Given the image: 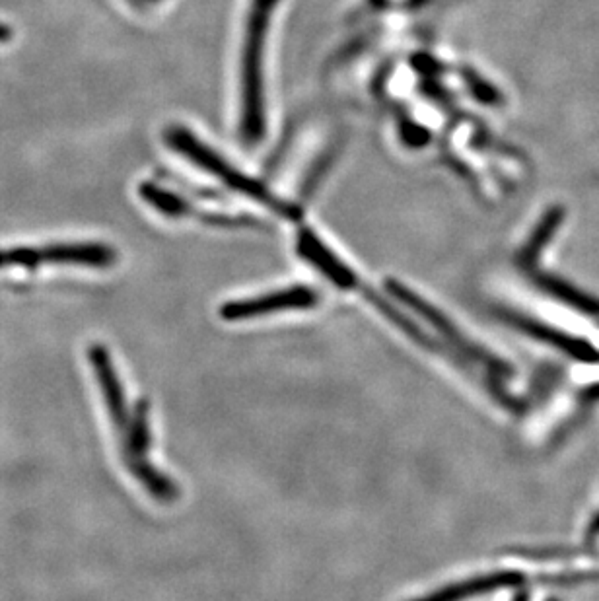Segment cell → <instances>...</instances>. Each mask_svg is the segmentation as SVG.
<instances>
[{"label": "cell", "mask_w": 599, "mask_h": 601, "mask_svg": "<svg viewBox=\"0 0 599 601\" xmlns=\"http://www.w3.org/2000/svg\"><path fill=\"white\" fill-rule=\"evenodd\" d=\"M88 362L102 393L109 423L119 430L115 434L119 438L121 460L125 463L127 471L156 502H176L179 498V487L170 475L160 471L154 465V461L150 460L152 428L148 401L142 399L135 407L129 405L117 366L113 364V358L104 345L90 347Z\"/></svg>", "instance_id": "6da1fadb"}, {"label": "cell", "mask_w": 599, "mask_h": 601, "mask_svg": "<svg viewBox=\"0 0 599 601\" xmlns=\"http://www.w3.org/2000/svg\"><path fill=\"white\" fill-rule=\"evenodd\" d=\"M386 288L395 300H399L403 306H407L419 318L430 323L442 335V339L446 341V347L454 353L458 360L456 366H459L471 378H475L477 382H481L483 388L487 389V393H491L502 407H506L510 411L524 409V405L506 389V386H502V382L512 380L516 374L512 364H508L506 360L498 358L496 354L483 349L475 341H471L465 333H461V329L456 327V323H452L436 306L426 302L423 296H419L409 286H405L395 279H388Z\"/></svg>", "instance_id": "7a4b0ae2"}, {"label": "cell", "mask_w": 599, "mask_h": 601, "mask_svg": "<svg viewBox=\"0 0 599 601\" xmlns=\"http://www.w3.org/2000/svg\"><path fill=\"white\" fill-rule=\"evenodd\" d=\"M14 39V28L10 24L0 22V45H6Z\"/></svg>", "instance_id": "7c38bea8"}, {"label": "cell", "mask_w": 599, "mask_h": 601, "mask_svg": "<svg viewBox=\"0 0 599 601\" xmlns=\"http://www.w3.org/2000/svg\"><path fill=\"white\" fill-rule=\"evenodd\" d=\"M526 584V576L518 570H494L489 574L465 578L461 582L448 584L440 590H434L423 598L413 601H467L479 596L496 594L508 588H522Z\"/></svg>", "instance_id": "52a82bcc"}, {"label": "cell", "mask_w": 599, "mask_h": 601, "mask_svg": "<svg viewBox=\"0 0 599 601\" xmlns=\"http://www.w3.org/2000/svg\"><path fill=\"white\" fill-rule=\"evenodd\" d=\"M586 397H592V399H599V386H592L590 389L584 391Z\"/></svg>", "instance_id": "9a60e30c"}, {"label": "cell", "mask_w": 599, "mask_h": 601, "mask_svg": "<svg viewBox=\"0 0 599 601\" xmlns=\"http://www.w3.org/2000/svg\"><path fill=\"white\" fill-rule=\"evenodd\" d=\"M564 220V209L563 207H551L547 213L541 216V220L537 222V226L533 228L531 236L528 238V242L524 244L522 251L516 255V263L522 267V269H533L539 255L545 251L547 244L555 238L557 230L561 228Z\"/></svg>", "instance_id": "9c48e42d"}, {"label": "cell", "mask_w": 599, "mask_h": 601, "mask_svg": "<svg viewBox=\"0 0 599 601\" xmlns=\"http://www.w3.org/2000/svg\"><path fill=\"white\" fill-rule=\"evenodd\" d=\"M119 253L104 242H57L45 248H0V271L22 269L37 271L41 267H78L106 271L117 265Z\"/></svg>", "instance_id": "5b68a950"}, {"label": "cell", "mask_w": 599, "mask_h": 601, "mask_svg": "<svg viewBox=\"0 0 599 601\" xmlns=\"http://www.w3.org/2000/svg\"><path fill=\"white\" fill-rule=\"evenodd\" d=\"M164 142L185 158L187 162L195 164L205 174L216 177L226 187L242 193L251 201H257L259 205L267 207L269 211L279 214L286 220H300V209L288 201L275 195L267 185H263L259 179L247 176L242 170H238L234 164H230L224 156H220L207 142L201 141L191 129L183 125H170L164 131Z\"/></svg>", "instance_id": "277c9868"}, {"label": "cell", "mask_w": 599, "mask_h": 601, "mask_svg": "<svg viewBox=\"0 0 599 601\" xmlns=\"http://www.w3.org/2000/svg\"><path fill=\"white\" fill-rule=\"evenodd\" d=\"M135 6H152V4H160L164 0H131Z\"/></svg>", "instance_id": "5bb4252c"}, {"label": "cell", "mask_w": 599, "mask_h": 601, "mask_svg": "<svg viewBox=\"0 0 599 601\" xmlns=\"http://www.w3.org/2000/svg\"><path fill=\"white\" fill-rule=\"evenodd\" d=\"M498 318L506 321L508 325L516 327L518 331L526 333L529 337L541 341V343L553 345L555 349L563 351V353L576 358V360H580V362H598L599 360L598 351L588 341L572 337V335H566V333L559 331V329L543 325L541 321L526 318V316H522L518 312H510V310H500Z\"/></svg>", "instance_id": "ba28073f"}, {"label": "cell", "mask_w": 599, "mask_h": 601, "mask_svg": "<svg viewBox=\"0 0 599 601\" xmlns=\"http://www.w3.org/2000/svg\"><path fill=\"white\" fill-rule=\"evenodd\" d=\"M512 601H529L528 592H522V590H520V592L514 596V600Z\"/></svg>", "instance_id": "2e32d148"}, {"label": "cell", "mask_w": 599, "mask_h": 601, "mask_svg": "<svg viewBox=\"0 0 599 601\" xmlns=\"http://www.w3.org/2000/svg\"><path fill=\"white\" fill-rule=\"evenodd\" d=\"M281 0H249L242 71H240V139L246 146H259L267 135L265 98V53L267 37Z\"/></svg>", "instance_id": "3957f363"}, {"label": "cell", "mask_w": 599, "mask_h": 601, "mask_svg": "<svg viewBox=\"0 0 599 601\" xmlns=\"http://www.w3.org/2000/svg\"><path fill=\"white\" fill-rule=\"evenodd\" d=\"M139 195L146 205H150L154 211H158L170 218H183L191 214V207L185 199H181L174 191H168L166 187H160L152 181H144L139 187Z\"/></svg>", "instance_id": "8fae6325"}, {"label": "cell", "mask_w": 599, "mask_h": 601, "mask_svg": "<svg viewBox=\"0 0 599 601\" xmlns=\"http://www.w3.org/2000/svg\"><path fill=\"white\" fill-rule=\"evenodd\" d=\"M319 302L321 296L316 288L306 284H294L263 296L226 302L220 306V318L226 321H242V319L292 312V310H312Z\"/></svg>", "instance_id": "8992f818"}, {"label": "cell", "mask_w": 599, "mask_h": 601, "mask_svg": "<svg viewBox=\"0 0 599 601\" xmlns=\"http://www.w3.org/2000/svg\"><path fill=\"white\" fill-rule=\"evenodd\" d=\"M533 283L537 284L543 292H547L549 296L568 304L570 308L584 312L588 316H599L598 298L574 288L572 284L566 283L563 279H559L555 275H547V273H533Z\"/></svg>", "instance_id": "30bf717a"}, {"label": "cell", "mask_w": 599, "mask_h": 601, "mask_svg": "<svg viewBox=\"0 0 599 601\" xmlns=\"http://www.w3.org/2000/svg\"><path fill=\"white\" fill-rule=\"evenodd\" d=\"M596 537H599V514H596V518L590 522V528L586 531L588 541H594Z\"/></svg>", "instance_id": "4fadbf2b"}]
</instances>
